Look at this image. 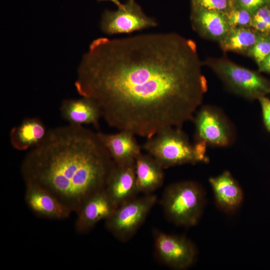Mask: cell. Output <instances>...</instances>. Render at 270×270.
<instances>
[{
  "mask_svg": "<svg viewBox=\"0 0 270 270\" xmlns=\"http://www.w3.org/2000/svg\"><path fill=\"white\" fill-rule=\"evenodd\" d=\"M196 42L175 32L144 34L90 44L75 86L111 127L150 138L192 121L208 90Z\"/></svg>",
  "mask_w": 270,
  "mask_h": 270,
  "instance_id": "obj_1",
  "label": "cell"
},
{
  "mask_svg": "<svg viewBox=\"0 0 270 270\" xmlns=\"http://www.w3.org/2000/svg\"><path fill=\"white\" fill-rule=\"evenodd\" d=\"M115 165L98 132L68 124L48 130L24 158L25 183L47 190L72 212L105 188Z\"/></svg>",
  "mask_w": 270,
  "mask_h": 270,
  "instance_id": "obj_2",
  "label": "cell"
},
{
  "mask_svg": "<svg viewBox=\"0 0 270 270\" xmlns=\"http://www.w3.org/2000/svg\"><path fill=\"white\" fill-rule=\"evenodd\" d=\"M207 146L200 141L192 144L182 128L170 127L148 138L142 148L164 169L186 164L208 162Z\"/></svg>",
  "mask_w": 270,
  "mask_h": 270,
  "instance_id": "obj_3",
  "label": "cell"
},
{
  "mask_svg": "<svg viewBox=\"0 0 270 270\" xmlns=\"http://www.w3.org/2000/svg\"><path fill=\"white\" fill-rule=\"evenodd\" d=\"M206 202L205 193L196 182L184 180L168 186L160 205L165 217L178 226L191 227L200 220Z\"/></svg>",
  "mask_w": 270,
  "mask_h": 270,
  "instance_id": "obj_4",
  "label": "cell"
},
{
  "mask_svg": "<svg viewBox=\"0 0 270 270\" xmlns=\"http://www.w3.org/2000/svg\"><path fill=\"white\" fill-rule=\"evenodd\" d=\"M230 92L249 100L270 94V80L255 71L240 66L227 58H208L202 62Z\"/></svg>",
  "mask_w": 270,
  "mask_h": 270,
  "instance_id": "obj_5",
  "label": "cell"
},
{
  "mask_svg": "<svg viewBox=\"0 0 270 270\" xmlns=\"http://www.w3.org/2000/svg\"><path fill=\"white\" fill-rule=\"evenodd\" d=\"M156 201L154 194H144L118 206L105 220L106 229L118 241L127 242L142 226Z\"/></svg>",
  "mask_w": 270,
  "mask_h": 270,
  "instance_id": "obj_6",
  "label": "cell"
},
{
  "mask_svg": "<svg viewBox=\"0 0 270 270\" xmlns=\"http://www.w3.org/2000/svg\"><path fill=\"white\" fill-rule=\"evenodd\" d=\"M192 122L194 124L195 141L218 148L230 146L235 142L234 126L218 107L208 104L200 106Z\"/></svg>",
  "mask_w": 270,
  "mask_h": 270,
  "instance_id": "obj_7",
  "label": "cell"
},
{
  "mask_svg": "<svg viewBox=\"0 0 270 270\" xmlns=\"http://www.w3.org/2000/svg\"><path fill=\"white\" fill-rule=\"evenodd\" d=\"M153 234L154 256L160 263L176 270H186L194 264L197 249L186 236L158 230H154Z\"/></svg>",
  "mask_w": 270,
  "mask_h": 270,
  "instance_id": "obj_8",
  "label": "cell"
},
{
  "mask_svg": "<svg viewBox=\"0 0 270 270\" xmlns=\"http://www.w3.org/2000/svg\"><path fill=\"white\" fill-rule=\"evenodd\" d=\"M158 24L143 12L135 0H128L116 10H106L102 14L100 27L108 34H128Z\"/></svg>",
  "mask_w": 270,
  "mask_h": 270,
  "instance_id": "obj_9",
  "label": "cell"
},
{
  "mask_svg": "<svg viewBox=\"0 0 270 270\" xmlns=\"http://www.w3.org/2000/svg\"><path fill=\"white\" fill-rule=\"evenodd\" d=\"M25 184L26 202L36 215L56 220H64L70 216L71 210L50 192L34 184Z\"/></svg>",
  "mask_w": 270,
  "mask_h": 270,
  "instance_id": "obj_10",
  "label": "cell"
},
{
  "mask_svg": "<svg viewBox=\"0 0 270 270\" xmlns=\"http://www.w3.org/2000/svg\"><path fill=\"white\" fill-rule=\"evenodd\" d=\"M116 206L105 188L88 198L76 212L75 229L78 234H86L112 214Z\"/></svg>",
  "mask_w": 270,
  "mask_h": 270,
  "instance_id": "obj_11",
  "label": "cell"
},
{
  "mask_svg": "<svg viewBox=\"0 0 270 270\" xmlns=\"http://www.w3.org/2000/svg\"><path fill=\"white\" fill-rule=\"evenodd\" d=\"M105 190L116 206L136 197L139 192L136 185L134 162L115 164Z\"/></svg>",
  "mask_w": 270,
  "mask_h": 270,
  "instance_id": "obj_12",
  "label": "cell"
},
{
  "mask_svg": "<svg viewBox=\"0 0 270 270\" xmlns=\"http://www.w3.org/2000/svg\"><path fill=\"white\" fill-rule=\"evenodd\" d=\"M217 206L222 212L232 214L242 204L244 194L236 180L228 170L209 178Z\"/></svg>",
  "mask_w": 270,
  "mask_h": 270,
  "instance_id": "obj_13",
  "label": "cell"
},
{
  "mask_svg": "<svg viewBox=\"0 0 270 270\" xmlns=\"http://www.w3.org/2000/svg\"><path fill=\"white\" fill-rule=\"evenodd\" d=\"M98 134L116 164L134 162L142 153L135 134L130 132L120 130L113 134L98 132Z\"/></svg>",
  "mask_w": 270,
  "mask_h": 270,
  "instance_id": "obj_14",
  "label": "cell"
},
{
  "mask_svg": "<svg viewBox=\"0 0 270 270\" xmlns=\"http://www.w3.org/2000/svg\"><path fill=\"white\" fill-rule=\"evenodd\" d=\"M60 112L62 118L73 126L92 124L98 128L100 120L102 117L98 104L92 98L84 96L63 100Z\"/></svg>",
  "mask_w": 270,
  "mask_h": 270,
  "instance_id": "obj_15",
  "label": "cell"
},
{
  "mask_svg": "<svg viewBox=\"0 0 270 270\" xmlns=\"http://www.w3.org/2000/svg\"><path fill=\"white\" fill-rule=\"evenodd\" d=\"M190 18L193 30L208 40L218 42L230 29L224 13L192 8Z\"/></svg>",
  "mask_w": 270,
  "mask_h": 270,
  "instance_id": "obj_16",
  "label": "cell"
},
{
  "mask_svg": "<svg viewBox=\"0 0 270 270\" xmlns=\"http://www.w3.org/2000/svg\"><path fill=\"white\" fill-rule=\"evenodd\" d=\"M134 168L139 193L153 194L163 184L164 168L152 156L141 153L136 158Z\"/></svg>",
  "mask_w": 270,
  "mask_h": 270,
  "instance_id": "obj_17",
  "label": "cell"
},
{
  "mask_svg": "<svg viewBox=\"0 0 270 270\" xmlns=\"http://www.w3.org/2000/svg\"><path fill=\"white\" fill-rule=\"evenodd\" d=\"M48 130L38 118H25L20 124L13 127L10 132L12 146L16 150L24 151L32 149L45 138Z\"/></svg>",
  "mask_w": 270,
  "mask_h": 270,
  "instance_id": "obj_18",
  "label": "cell"
},
{
  "mask_svg": "<svg viewBox=\"0 0 270 270\" xmlns=\"http://www.w3.org/2000/svg\"><path fill=\"white\" fill-rule=\"evenodd\" d=\"M261 34L250 26L232 28L218 44L225 52H233L246 56Z\"/></svg>",
  "mask_w": 270,
  "mask_h": 270,
  "instance_id": "obj_19",
  "label": "cell"
},
{
  "mask_svg": "<svg viewBox=\"0 0 270 270\" xmlns=\"http://www.w3.org/2000/svg\"><path fill=\"white\" fill-rule=\"evenodd\" d=\"M224 14L230 28L250 26L252 14L240 7L234 4Z\"/></svg>",
  "mask_w": 270,
  "mask_h": 270,
  "instance_id": "obj_20",
  "label": "cell"
},
{
  "mask_svg": "<svg viewBox=\"0 0 270 270\" xmlns=\"http://www.w3.org/2000/svg\"><path fill=\"white\" fill-rule=\"evenodd\" d=\"M270 54V36L262 34L246 56L252 59L258 66Z\"/></svg>",
  "mask_w": 270,
  "mask_h": 270,
  "instance_id": "obj_21",
  "label": "cell"
},
{
  "mask_svg": "<svg viewBox=\"0 0 270 270\" xmlns=\"http://www.w3.org/2000/svg\"><path fill=\"white\" fill-rule=\"evenodd\" d=\"M250 27L260 34L270 36V6L262 7L252 14Z\"/></svg>",
  "mask_w": 270,
  "mask_h": 270,
  "instance_id": "obj_22",
  "label": "cell"
},
{
  "mask_svg": "<svg viewBox=\"0 0 270 270\" xmlns=\"http://www.w3.org/2000/svg\"><path fill=\"white\" fill-rule=\"evenodd\" d=\"M191 8L225 13L234 5L233 0H190Z\"/></svg>",
  "mask_w": 270,
  "mask_h": 270,
  "instance_id": "obj_23",
  "label": "cell"
},
{
  "mask_svg": "<svg viewBox=\"0 0 270 270\" xmlns=\"http://www.w3.org/2000/svg\"><path fill=\"white\" fill-rule=\"evenodd\" d=\"M234 5L252 14L259 8L270 6V0H233Z\"/></svg>",
  "mask_w": 270,
  "mask_h": 270,
  "instance_id": "obj_24",
  "label": "cell"
},
{
  "mask_svg": "<svg viewBox=\"0 0 270 270\" xmlns=\"http://www.w3.org/2000/svg\"><path fill=\"white\" fill-rule=\"evenodd\" d=\"M258 100L260 106L263 124L266 130L270 133V99L264 96Z\"/></svg>",
  "mask_w": 270,
  "mask_h": 270,
  "instance_id": "obj_25",
  "label": "cell"
},
{
  "mask_svg": "<svg viewBox=\"0 0 270 270\" xmlns=\"http://www.w3.org/2000/svg\"><path fill=\"white\" fill-rule=\"evenodd\" d=\"M258 67L259 72L270 74V54Z\"/></svg>",
  "mask_w": 270,
  "mask_h": 270,
  "instance_id": "obj_26",
  "label": "cell"
},
{
  "mask_svg": "<svg viewBox=\"0 0 270 270\" xmlns=\"http://www.w3.org/2000/svg\"><path fill=\"white\" fill-rule=\"evenodd\" d=\"M98 2L102 1H110L116 4L118 8L121 7L123 4H122L119 0H97Z\"/></svg>",
  "mask_w": 270,
  "mask_h": 270,
  "instance_id": "obj_27",
  "label": "cell"
}]
</instances>
